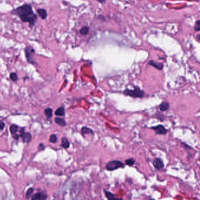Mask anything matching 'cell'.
<instances>
[{
  "label": "cell",
  "mask_w": 200,
  "mask_h": 200,
  "mask_svg": "<svg viewBox=\"0 0 200 200\" xmlns=\"http://www.w3.org/2000/svg\"><path fill=\"white\" fill-rule=\"evenodd\" d=\"M65 113V108L64 107H59L57 109L55 112V115L57 116H63Z\"/></svg>",
  "instance_id": "5bb4252c"
},
{
  "label": "cell",
  "mask_w": 200,
  "mask_h": 200,
  "mask_svg": "<svg viewBox=\"0 0 200 200\" xmlns=\"http://www.w3.org/2000/svg\"><path fill=\"white\" fill-rule=\"evenodd\" d=\"M55 121L56 123H57V124L61 126H65L66 125V123L64 119L61 118H58V117L55 118Z\"/></svg>",
  "instance_id": "9a60e30c"
},
{
  "label": "cell",
  "mask_w": 200,
  "mask_h": 200,
  "mask_svg": "<svg viewBox=\"0 0 200 200\" xmlns=\"http://www.w3.org/2000/svg\"><path fill=\"white\" fill-rule=\"evenodd\" d=\"M49 141L51 143H56L57 142V136L54 134L51 135L49 138Z\"/></svg>",
  "instance_id": "603a6c76"
},
{
  "label": "cell",
  "mask_w": 200,
  "mask_h": 200,
  "mask_svg": "<svg viewBox=\"0 0 200 200\" xmlns=\"http://www.w3.org/2000/svg\"><path fill=\"white\" fill-rule=\"evenodd\" d=\"M123 93L126 95L130 96L134 98H142L145 95V92L137 86H134V90H125Z\"/></svg>",
  "instance_id": "7a4b0ae2"
},
{
  "label": "cell",
  "mask_w": 200,
  "mask_h": 200,
  "mask_svg": "<svg viewBox=\"0 0 200 200\" xmlns=\"http://www.w3.org/2000/svg\"><path fill=\"white\" fill-rule=\"evenodd\" d=\"M104 193L105 194L106 197L107 198L108 200H123L122 198H119L115 197V195H114L113 193L106 191V190H104Z\"/></svg>",
  "instance_id": "30bf717a"
},
{
  "label": "cell",
  "mask_w": 200,
  "mask_h": 200,
  "mask_svg": "<svg viewBox=\"0 0 200 200\" xmlns=\"http://www.w3.org/2000/svg\"><path fill=\"white\" fill-rule=\"evenodd\" d=\"M150 200H155V199H150Z\"/></svg>",
  "instance_id": "f1b7e54d"
},
{
  "label": "cell",
  "mask_w": 200,
  "mask_h": 200,
  "mask_svg": "<svg viewBox=\"0 0 200 200\" xmlns=\"http://www.w3.org/2000/svg\"><path fill=\"white\" fill-rule=\"evenodd\" d=\"M34 191V189L32 187L29 188V189H28V190H27V191L26 193V194H25L26 199H29L32 195Z\"/></svg>",
  "instance_id": "d6986e66"
},
{
  "label": "cell",
  "mask_w": 200,
  "mask_h": 200,
  "mask_svg": "<svg viewBox=\"0 0 200 200\" xmlns=\"http://www.w3.org/2000/svg\"><path fill=\"white\" fill-rule=\"evenodd\" d=\"M151 129L155 132L156 134L159 135H166L167 132V130L166 129L165 127L161 125L151 127Z\"/></svg>",
  "instance_id": "8992f818"
},
{
  "label": "cell",
  "mask_w": 200,
  "mask_h": 200,
  "mask_svg": "<svg viewBox=\"0 0 200 200\" xmlns=\"http://www.w3.org/2000/svg\"><path fill=\"white\" fill-rule=\"evenodd\" d=\"M11 13L16 15L23 22L29 23V26L31 28L34 26L38 19V17L32 9V7L30 4H24L23 5L18 7L11 11Z\"/></svg>",
  "instance_id": "6da1fadb"
},
{
  "label": "cell",
  "mask_w": 200,
  "mask_h": 200,
  "mask_svg": "<svg viewBox=\"0 0 200 200\" xmlns=\"http://www.w3.org/2000/svg\"><path fill=\"white\" fill-rule=\"evenodd\" d=\"M125 163L127 165L130 166H132L134 163H135V160L133 159H127L125 161Z\"/></svg>",
  "instance_id": "44dd1931"
},
{
  "label": "cell",
  "mask_w": 200,
  "mask_h": 200,
  "mask_svg": "<svg viewBox=\"0 0 200 200\" xmlns=\"http://www.w3.org/2000/svg\"><path fill=\"white\" fill-rule=\"evenodd\" d=\"M61 146L64 148V149H68L69 148L70 146V143L68 141V140L64 137L62 139V141H61Z\"/></svg>",
  "instance_id": "7c38bea8"
},
{
  "label": "cell",
  "mask_w": 200,
  "mask_h": 200,
  "mask_svg": "<svg viewBox=\"0 0 200 200\" xmlns=\"http://www.w3.org/2000/svg\"><path fill=\"white\" fill-rule=\"evenodd\" d=\"M197 39H198V41L199 40V35H197Z\"/></svg>",
  "instance_id": "83f0119b"
},
{
  "label": "cell",
  "mask_w": 200,
  "mask_h": 200,
  "mask_svg": "<svg viewBox=\"0 0 200 200\" xmlns=\"http://www.w3.org/2000/svg\"><path fill=\"white\" fill-rule=\"evenodd\" d=\"M82 134L83 135H84L85 134H93V131L90 129L89 128H87V127H83L82 128Z\"/></svg>",
  "instance_id": "2e32d148"
},
{
  "label": "cell",
  "mask_w": 200,
  "mask_h": 200,
  "mask_svg": "<svg viewBox=\"0 0 200 200\" xmlns=\"http://www.w3.org/2000/svg\"><path fill=\"white\" fill-rule=\"evenodd\" d=\"M18 126L16 125H12L10 126V131L12 135H14L15 134H17V132L18 130Z\"/></svg>",
  "instance_id": "e0dca14e"
},
{
  "label": "cell",
  "mask_w": 200,
  "mask_h": 200,
  "mask_svg": "<svg viewBox=\"0 0 200 200\" xmlns=\"http://www.w3.org/2000/svg\"><path fill=\"white\" fill-rule=\"evenodd\" d=\"M10 78L13 81H16L18 80V76L16 73H11L10 74Z\"/></svg>",
  "instance_id": "7402d4cb"
},
{
  "label": "cell",
  "mask_w": 200,
  "mask_h": 200,
  "mask_svg": "<svg viewBox=\"0 0 200 200\" xmlns=\"http://www.w3.org/2000/svg\"><path fill=\"white\" fill-rule=\"evenodd\" d=\"M25 53L28 62L30 63L34 64L35 62L34 60V56L35 54V50L31 46H27L25 49Z\"/></svg>",
  "instance_id": "277c9868"
},
{
  "label": "cell",
  "mask_w": 200,
  "mask_h": 200,
  "mask_svg": "<svg viewBox=\"0 0 200 200\" xmlns=\"http://www.w3.org/2000/svg\"><path fill=\"white\" fill-rule=\"evenodd\" d=\"M199 25H200V22L199 21H197V22L195 23V28H194V30L195 31H199V29H200V26H199Z\"/></svg>",
  "instance_id": "cb8c5ba5"
},
{
  "label": "cell",
  "mask_w": 200,
  "mask_h": 200,
  "mask_svg": "<svg viewBox=\"0 0 200 200\" xmlns=\"http://www.w3.org/2000/svg\"><path fill=\"white\" fill-rule=\"evenodd\" d=\"M5 127V123L3 121H0V131L3 130Z\"/></svg>",
  "instance_id": "484cf974"
},
{
  "label": "cell",
  "mask_w": 200,
  "mask_h": 200,
  "mask_svg": "<svg viewBox=\"0 0 200 200\" xmlns=\"http://www.w3.org/2000/svg\"><path fill=\"white\" fill-rule=\"evenodd\" d=\"M89 31V29L88 27L84 26V27L81 28V30H80V33L81 35H86L88 34Z\"/></svg>",
  "instance_id": "ffe728a7"
},
{
  "label": "cell",
  "mask_w": 200,
  "mask_h": 200,
  "mask_svg": "<svg viewBox=\"0 0 200 200\" xmlns=\"http://www.w3.org/2000/svg\"><path fill=\"white\" fill-rule=\"evenodd\" d=\"M153 164L155 168L157 170H160L163 168L164 165L163 160L160 158H155L153 162Z\"/></svg>",
  "instance_id": "ba28073f"
},
{
  "label": "cell",
  "mask_w": 200,
  "mask_h": 200,
  "mask_svg": "<svg viewBox=\"0 0 200 200\" xmlns=\"http://www.w3.org/2000/svg\"><path fill=\"white\" fill-rule=\"evenodd\" d=\"M124 164L119 160H112L108 162L106 165V168L109 171L115 170L120 168H124Z\"/></svg>",
  "instance_id": "3957f363"
},
{
  "label": "cell",
  "mask_w": 200,
  "mask_h": 200,
  "mask_svg": "<svg viewBox=\"0 0 200 200\" xmlns=\"http://www.w3.org/2000/svg\"><path fill=\"white\" fill-rule=\"evenodd\" d=\"M44 113L48 118H50L52 116V109L50 108H46L44 111Z\"/></svg>",
  "instance_id": "ac0fdd59"
},
{
  "label": "cell",
  "mask_w": 200,
  "mask_h": 200,
  "mask_svg": "<svg viewBox=\"0 0 200 200\" xmlns=\"http://www.w3.org/2000/svg\"><path fill=\"white\" fill-rule=\"evenodd\" d=\"M149 64L150 66H154L155 68L158 69V70H162L163 67V63H157L153 60H151L149 62Z\"/></svg>",
  "instance_id": "8fae6325"
},
{
  "label": "cell",
  "mask_w": 200,
  "mask_h": 200,
  "mask_svg": "<svg viewBox=\"0 0 200 200\" xmlns=\"http://www.w3.org/2000/svg\"><path fill=\"white\" fill-rule=\"evenodd\" d=\"M36 12L38 15H39V17L43 20L46 19V18L48 17L47 11L44 8H38L36 9Z\"/></svg>",
  "instance_id": "9c48e42d"
},
{
  "label": "cell",
  "mask_w": 200,
  "mask_h": 200,
  "mask_svg": "<svg viewBox=\"0 0 200 200\" xmlns=\"http://www.w3.org/2000/svg\"><path fill=\"white\" fill-rule=\"evenodd\" d=\"M48 195L44 192H39L32 196L31 200H46Z\"/></svg>",
  "instance_id": "52a82bcc"
},
{
  "label": "cell",
  "mask_w": 200,
  "mask_h": 200,
  "mask_svg": "<svg viewBox=\"0 0 200 200\" xmlns=\"http://www.w3.org/2000/svg\"><path fill=\"white\" fill-rule=\"evenodd\" d=\"M45 149V146L44 145V144H40L38 146V150L39 151H41V150H44Z\"/></svg>",
  "instance_id": "d4e9b609"
},
{
  "label": "cell",
  "mask_w": 200,
  "mask_h": 200,
  "mask_svg": "<svg viewBox=\"0 0 200 200\" xmlns=\"http://www.w3.org/2000/svg\"><path fill=\"white\" fill-rule=\"evenodd\" d=\"M19 135L24 143H28L31 140V135L29 132H25V130L24 128H22L20 130V134Z\"/></svg>",
  "instance_id": "5b68a950"
},
{
  "label": "cell",
  "mask_w": 200,
  "mask_h": 200,
  "mask_svg": "<svg viewBox=\"0 0 200 200\" xmlns=\"http://www.w3.org/2000/svg\"><path fill=\"white\" fill-rule=\"evenodd\" d=\"M97 1L98 2H99L100 3H102V4H103L106 2V0H97Z\"/></svg>",
  "instance_id": "4316f807"
},
{
  "label": "cell",
  "mask_w": 200,
  "mask_h": 200,
  "mask_svg": "<svg viewBox=\"0 0 200 200\" xmlns=\"http://www.w3.org/2000/svg\"><path fill=\"white\" fill-rule=\"evenodd\" d=\"M170 107L169 103L168 102H163L160 105H159V108L161 111H166L167 109H168Z\"/></svg>",
  "instance_id": "4fadbf2b"
}]
</instances>
